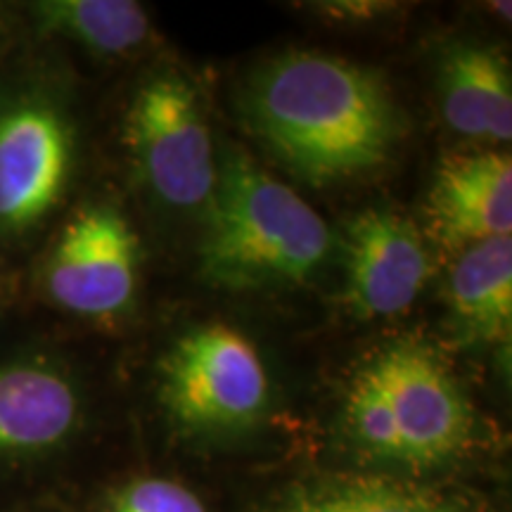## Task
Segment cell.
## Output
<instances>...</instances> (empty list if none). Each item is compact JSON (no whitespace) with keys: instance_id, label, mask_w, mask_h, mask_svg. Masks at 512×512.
<instances>
[{"instance_id":"obj_9","label":"cell","mask_w":512,"mask_h":512,"mask_svg":"<svg viewBox=\"0 0 512 512\" xmlns=\"http://www.w3.org/2000/svg\"><path fill=\"white\" fill-rule=\"evenodd\" d=\"M430 219L448 247L510 238L512 162L498 150L453 152L441 159L430 192Z\"/></svg>"},{"instance_id":"obj_11","label":"cell","mask_w":512,"mask_h":512,"mask_svg":"<svg viewBox=\"0 0 512 512\" xmlns=\"http://www.w3.org/2000/svg\"><path fill=\"white\" fill-rule=\"evenodd\" d=\"M446 124L465 138L508 143L512 138V81L508 60L494 48L453 43L439 64Z\"/></svg>"},{"instance_id":"obj_14","label":"cell","mask_w":512,"mask_h":512,"mask_svg":"<svg viewBox=\"0 0 512 512\" xmlns=\"http://www.w3.org/2000/svg\"><path fill=\"white\" fill-rule=\"evenodd\" d=\"M266 512H467L434 491L387 477H351L292 491Z\"/></svg>"},{"instance_id":"obj_7","label":"cell","mask_w":512,"mask_h":512,"mask_svg":"<svg viewBox=\"0 0 512 512\" xmlns=\"http://www.w3.org/2000/svg\"><path fill=\"white\" fill-rule=\"evenodd\" d=\"M140 268V242L112 207H83L50 249L46 292L64 311L107 318L133 299Z\"/></svg>"},{"instance_id":"obj_12","label":"cell","mask_w":512,"mask_h":512,"mask_svg":"<svg viewBox=\"0 0 512 512\" xmlns=\"http://www.w3.org/2000/svg\"><path fill=\"white\" fill-rule=\"evenodd\" d=\"M453 323L472 342H503L512 328V238L465 247L448 280Z\"/></svg>"},{"instance_id":"obj_6","label":"cell","mask_w":512,"mask_h":512,"mask_svg":"<svg viewBox=\"0 0 512 512\" xmlns=\"http://www.w3.org/2000/svg\"><path fill=\"white\" fill-rule=\"evenodd\" d=\"M72 162V124L57 102L38 93L0 100V233H24L48 216Z\"/></svg>"},{"instance_id":"obj_8","label":"cell","mask_w":512,"mask_h":512,"mask_svg":"<svg viewBox=\"0 0 512 512\" xmlns=\"http://www.w3.org/2000/svg\"><path fill=\"white\" fill-rule=\"evenodd\" d=\"M344 299L361 318L411 309L427 278L430 254L415 221L394 209H366L344 233Z\"/></svg>"},{"instance_id":"obj_10","label":"cell","mask_w":512,"mask_h":512,"mask_svg":"<svg viewBox=\"0 0 512 512\" xmlns=\"http://www.w3.org/2000/svg\"><path fill=\"white\" fill-rule=\"evenodd\" d=\"M74 382L38 358L0 363V458L62 444L79 422Z\"/></svg>"},{"instance_id":"obj_3","label":"cell","mask_w":512,"mask_h":512,"mask_svg":"<svg viewBox=\"0 0 512 512\" xmlns=\"http://www.w3.org/2000/svg\"><path fill=\"white\" fill-rule=\"evenodd\" d=\"M344 427L368 456L434 467L465 451L475 413L444 358L406 339L358 368L344 403Z\"/></svg>"},{"instance_id":"obj_2","label":"cell","mask_w":512,"mask_h":512,"mask_svg":"<svg viewBox=\"0 0 512 512\" xmlns=\"http://www.w3.org/2000/svg\"><path fill=\"white\" fill-rule=\"evenodd\" d=\"M200 271L230 290L297 285L323 266L330 230L290 185L230 150L209 197Z\"/></svg>"},{"instance_id":"obj_4","label":"cell","mask_w":512,"mask_h":512,"mask_svg":"<svg viewBox=\"0 0 512 512\" xmlns=\"http://www.w3.org/2000/svg\"><path fill=\"white\" fill-rule=\"evenodd\" d=\"M159 399L190 430L247 427L266 411L264 361L240 330L223 323L202 325L178 339L164 356Z\"/></svg>"},{"instance_id":"obj_1","label":"cell","mask_w":512,"mask_h":512,"mask_svg":"<svg viewBox=\"0 0 512 512\" xmlns=\"http://www.w3.org/2000/svg\"><path fill=\"white\" fill-rule=\"evenodd\" d=\"M242 114L292 174L328 185L387 162L401 121L373 69L323 53L273 57L249 79Z\"/></svg>"},{"instance_id":"obj_13","label":"cell","mask_w":512,"mask_h":512,"mask_svg":"<svg viewBox=\"0 0 512 512\" xmlns=\"http://www.w3.org/2000/svg\"><path fill=\"white\" fill-rule=\"evenodd\" d=\"M36 27L100 55H124L150 34L147 12L133 0H43L31 8Z\"/></svg>"},{"instance_id":"obj_5","label":"cell","mask_w":512,"mask_h":512,"mask_svg":"<svg viewBox=\"0 0 512 512\" xmlns=\"http://www.w3.org/2000/svg\"><path fill=\"white\" fill-rule=\"evenodd\" d=\"M126 143L143 181L171 207L209 204L219 166L195 88L164 72L138 88L126 117Z\"/></svg>"},{"instance_id":"obj_15","label":"cell","mask_w":512,"mask_h":512,"mask_svg":"<svg viewBox=\"0 0 512 512\" xmlns=\"http://www.w3.org/2000/svg\"><path fill=\"white\" fill-rule=\"evenodd\" d=\"M107 512H207V508L183 484L147 477L124 486Z\"/></svg>"}]
</instances>
